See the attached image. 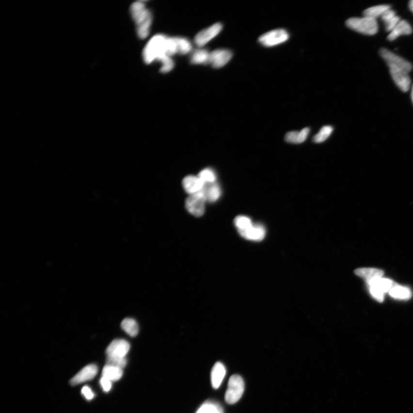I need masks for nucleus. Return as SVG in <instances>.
Segmentation results:
<instances>
[{
	"instance_id": "nucleus-1",
	"label": "nucleus",
	"mask_w": 413,
	"mask_h": 413,
	"mask_svg": "<svg viewBox=\"0 0 413 413\" xmlns=\"http://www.w3.org/2000/svg\"><path fill=\"white\" fill-rule=\"evenodd\" d=\"M177 44L176 37H168L159 34L153 36L147 43L143 51V61L146 64L177 54Z\"/></svg>"
},
{
	"instance_id": "nucleus-2",
	"label": "nucleus",
	"mask_w": 413,
	"mask_h": 413,
	"mask_svg": "<svg viewBox=\"0 0 413 413\" xmlns=\"http://www.w3.org/2000/svg\"><path fill=\"white\" fill-rule=\"evenodd\" d=\"M130 11L131 17L136 24L138 36L140 39H145L149 35L152 24L151 12L142 1L134 2L131 5Z\"/></svg>"
},
{
	"instance_id": "nucleus-3",
	"label": "nucleus",
	"mask_w": 413,
	"mask_h": 413,
	"mask_svg": "<svg viewBox=\"0 0 413 413\" xmlns=\"http://www.w3.org/2000/svg\"><path fill=\"white\" fill-rule=\"evenodd\" d=\"M346 26L350 29L365 35H374L378 31L377 20L368 17L350 18L347 20Z\"/></svg>"
},
{
	"instance_id": "nucleus-4",
	"label": "nucleus",
	"mask_w": 413,
	"mask_h": 413,
	"mask_svg": "<svg viewBox=\"0 0 413 413\" xmlns=\"http://www.w3.org/2000/svg\"><path fill=\"white\" fill-rule=\"evenodd\" d=\"M245 390V384L242 377L234 375L228 381L225 399L229 404H234L240 399Z\"/></svg>"
},
{
	"instance_id": "nucleus-5",
	"label": "nucleus",
	"mask_w": 413,
	"mask_h": 413,
	"mask_svg": "<svg viewBox=\"0 0 413 413\" xmlns=\"http://www.w3.org/2000/svg\"><path fill=\"white\" fill-rule=\"evenodd\" d=\"M289 35L286 30L277 29L269 31L259 37L258 41L265 47H273L287 41Z\"/></svg>"
},
{
	"instance_id": "nucleus-6",
	"label": "nucleus",
	"mask_w": 413,
	"mask_h": 413,
	"mask_svg": "<svg viewBox=\"0 0 413 413\" xmlns=\"http://www.w3.org/2000/svg\"><path fill=\"white\" fill-rule=\"evenodd\" d=\"M380 52L381 57L387 63L388 66L400 68L408 73L412 71L413 66L411 63L389 49L381 48Z\"/></svg>"
},
{
	"instance_id": "nucleus-7",
	"label": "nucleus",
	"mask_w": 413,
	"mask_h": 413,
	"mask_svg": "<svg viewBox=\"0 0 413 413\" xmlns=\"http://www.w3.org/2000/svg\"><path fill=\"white\" fill-rule=\"evenodd\" d=\"M206 200L202 191L191 195L186 201V207L190 214L201 217L205 213Z\"/></svg>"
},
{
	"instance_id": "nucleus-8",
	"label": "nucleus",
	"mask_w": 413,
	"mask_h": 413,
	"mask_svg": "<svg viewBox=\"0 0 413 413\" xmlns=\"http://www.w3.org/2000/svg\"><path fill=\"white\" fill-rule=\"evenodd\" d=\"M222 28L223 26L222 24L217 23L206 29L200 31L195 37L196 45L199 48L204 46L221 32Z\"/></svg>"
},
{
	"instance_id": "nucleus-9",
	"label": "nucleus",
	"mask_w": 413,
	"mask_h": 413,
	"mask_svg": "<svg viewBox=\"0 0 413 413\" xmlns=\"http://www.w3.org/2000/svg\"><path fill=\"white\" fill-rule=\"evenodd\" d=\"M130 348V344L127 340L116 339L109 344L106 353L108 356L125 358L129 352Z\"/></svg>"
},
{
	"instance_id": "nucleus-10",
	"label": "nucleus",
	"mask_w": 413,
	"mask_h": 413,
	"mask_svg": "<svg viewBox=\"0 0 413 413\" xmlns=\"http://www.w3.org/2000/svg\"><path fill=\"white\" fill-rule=\"evenodd\" d=\"M389 67L391 76H392L396 85L403 92H408L411 84V79L409 76V73L400 68L394 67Z\"/></svg>"
},
{
	"instance_id": "nucleus-11",
	"label": "nucleus",
	"mask_w": 413,
	"mask_h": 413,
	"mask_svg": "<svg viewBox=\"0 0 413 413\" xmlns=\"http://www.w3.org/2000/svg\"><path fill=\"white\" fill-rule=\"evenodd\" d=\"M233 53L230 50L220 49L215 50L209 54V64L215 68L224 66L232 58Z\"/></svg>"
},
{
	"instance_id": "nucleus-12",
	"label": "nucleus",
	"mask_w": 413,
	"mask_h": 413,
	"mask_svg": "<svg viewBox=\"0 0 413 413\" xmlns=\"http://www.w3.org/2000/svg\"><path fill=\"white\" fill-rule=\"evenodd\" d=\"M98 369L95 365H89L82 369L77 374L71 379L70 383L76 386L87 381L92 380L98 373Z\"/></svg>"
},
{
	"instance_id": "nucleus-13",
	"label": "nucleus",
	"mask_w": 413,
	"mask_h": 413,
	"mask_svg": "<svg viewBox=\"0 0 413 413\" xmlns=\"http://www.w3.org/2000/svg\"><path fill=\"white\" fill-rule=\"evenodd\" d=\"M238 232L244 238L253 241H261L266 236L265 227L259 223L253 224L251 227Z\"/></svg>"
},
{
	"instance_id": "nucleus-14",
	"label": "nucleus",
	"mask_w": 413,
	"mask_h": 413,
	"mask_svg": "<svg viewBox=\"0 0 413 413\" xmlns=\"http://www.w3.org/2000/svg\"><path fill=\"white\" fill-rule=\"evenodd\" d=\"M183 186L184 189L191 195L201 192L205 186V184L198 176H189L184 178L183 181Z\"/></svg>"
},
{
	"instance_id": "nucleus-15",
	"label": "nucleus",
	"mask_w": 413,
	"mask_h": 413,
	"mask_svg": "<svg viewBox=\"0 0 413 413\" xmlns=\"http://www.w3.org/2000/svg\"><path fill=\"white\" fill-rule=\"evenodd\" d=\"M413 32L412 28L408 23L404 20H400L394 30L387 36V39L392 42L395 40L400 36L409 35Z\"/></svg>"
},
{
	"instance_id": "nucleus-16",
	"label": "nucleus",
	"mask_w": 413,
	"mask_h": 413,
	"mask_svg": "<svg viewBox=\"0 0 413 413\" xmlns=\"http://www.w3.org/2000/svg\"><path fill=\"white\" fill-rule=\"evenodd\" d=\"M355 274L364 278L368 283L377 278H382L384 271L376 268H359L356 269Z\"/></svg>"
},
{
	"instance_id": "nucleus-17",
	"label": "nucleus",
	"mask_w": 413,
	"mask_h": 413,
	"mask_svg": "<svg viewBox=\"0 0 413 413\" xmlns=\"http://www.w3.org/2000/svg\"><path fill=\"white\" fill-rule=\"evenodd\" d=\"M226 373V368L222 363L218 362L214 365L211 372V382L215 389L220 387Z\"/></svg>"
},
{
	"instance_id": "nucleus-18",
	"label": "nucleus",
	"mask_w": 413,
	"mask_h": 413,
	"mask_svg": "<svg viewBox=\"0 0 413 413\" xmlns=\"http://www.w3.org/2000/svg\"><path fill=\"white\" fill-rule=\"evenodd\" d=\"M202 191L204 194L206 201L209 202L217 201L221 195V188L215 183L205 184Z\"/></svg>"
},
{
	"instance_id": "nucleus-19",
	"label": "nucleus",
	"mask_w": 413,
	"mask_h": 413,
	"mask_svg": "<svg viewBox=\"0 0 413 413\" xmlns=\"http://www.w3.org/2000/svg\"><path fill=\"white\" fill-rule=\"evenodd\" d=\"M381 20L383 21L384 26H385L387 32L390 33L394 30L399 22L401 20L398 16L396 15L395 12L392 9H389L381 16Z\"/></svg>"
},
{
	"instance_id": "nucleus-20",
	"label": "nucleus",
	"mask_w": 413,
	"mask_h": 413,
	"mask_svg": "<svg viewBox=\"0 0 413 413\" xmlns=\"http://www.w3.org/2000/svg\"><path fill=\"white\" fill-rule=\"evenodd\" d=\"M310 129L308 127L304 128L300 131H290L286 136V140L287 143H300L304 142L307 139Z\"/></svg>"
},
{
	"instance_id": "nucleus-21",
	"label": "nucleus",
	"mask_w": 413,
	"mask_h": 413,
	"mask_svg": "<svg viewBox=\"0 0 413 413\" xmlns=\"http://www.w3.org/2000/svg\"><path fill=\"white\" fill-rule=\"evenodd\" d=\"M123 375V369L106 365L102 370V377L108 379L111 381L120 380Z\"/></svg>"
},
{
	"instance_id": "nucleus-22",
	"label": "nucleus",
	"mask_w": 413,
	"mask_h": 413,
	"mask_svg": "<svg viewBox=\"0 0 413 413\" xmlns=\"http://www.w3.org/2000/svg\"><path fill=\"white\" fill-rule=\"evenodd\" d=\"M390 295L396 299L409 300L412 296V292L408 287L396 285L389 292Z\"/></svg>"
},
{
	"instance_id": "nucleus-23",
	"label": "nucleus",
	"mask_w": 413,
	"mask_h": 413,
	"mask_svg": "<svg viewBox=\"0 0 413 413\" xmlns=\"http://www.w3.org/2000/svg\"><path fill=\"white\" fill-rule=\"evenodd\" d=\"M367 284L370 286L377 287L383 293L390 292V290L396 286L395 283H394L393 281L383 278H377V279L369 281Z\"/></svg>"
},
{
	"instance_id": "nucleus-24",
	"label": "nucleus",
	"mask_w": 413,
	"mask_h": 413,
	"mask_svg": "<svg viewBox=\"0 0 413 413\" xmlns=\"http://www.w3.org/2000/svg\"><path fill=\"white\" fill-rule=\"evenodd\" d=\"M391 9L390 5H380L375 6L366 9L364 12V16L371 17L377 20V18L382 16V15L389 9Z\"/></svg>"
},
{
	"instance_id": "nucleus-25",
	"label": "nucleus",
	"mask_w": 413,
	"mask_h": 413,
	"mask_svg": "<svg viewBox=\"0 0 413 413\" xmlns=\"http://www.w3.org/2000/svg\"><path fill=\"white\" fill-rule=\"evenodd\" d=\"M209 54L206 49L196 50L191 58V62L194 64H209Z\"/></svg>"
},
{
	"instance_id": "nucleus-26",
	"label": "nucleus",
	"mask_w": 413,
	"mask_h": 413,
	"mask_svg": "<svg viewBox=\"0 0 413 413\" xmlns=\"http://www.w3.org/2000/svg\"><path fill=\"white\" fill-rule=\"evenodd\" d=\"M121 327L125 333L131 337H135L139 333V326L137 322L133 318L124 319L122 322Z\"/></svg>"
},
{
	"instance_id": "nucleus-27",
	"label": "nucleus",
	"mask_w": 413,
	"mask_h": 413,
	"mask_svg": "<svg viewBox=\"0 0 413 413\" xmlns=\"http://www.w3.org/2000/svg\"><path fill=\"white\" fill-rule=\"evenodd\" d=\"M196 413H223L220 405L213 402H206L199 409Z\"/></svg>"
},
{
	"instance_id": "nucleus-28",
	"label": "nucleus",
	"mask_w": 413,
	"mask_h": 413,
	"mask_svg": "<svg viewBox=\"0 0 413 413\" xmlns=\"http://www.w3.org/2000/svg\"><path fill=\"white\" fill-rule=\"evenodd\" d=\"M178 52L181 55L187 54L191 51L192 45L189 40L184 37H176Z\"/></svg>"
},
{
	"instance_id": "nucleus-29",
	"label": "nucleus",
	"mask_w": 413,
	"mask_h": 413,
	"mask_svg": "<svg viewBox=\"0 0 413 413\" xmlns=\"http://www.w3.org/2000/svg\"><path fill=\"white\" fill-rule=\"evenodd\" d=\"M234 224L238 231L246 230L253 224L252 220L246 216H238L235 219Z\"/></svg>"
},
{
	"instance_id": "nucleus-30",
	"label": "nucleus",
	"mask_w": 413,
	"mask_h": 413,
	"mask_svg": "<svg viewBox=\"0 0 413 413\" xmlns=\"http://www.w3.org/2000/svg\"><path fill=\"white\" fill-rule=\"evenodd\" d=\"M331 126H325L321 128L320 131L314 138L315 143H320L325 142L331 136L333 131Z\"/></svg>"
},
{
	"instance_id": "nucleus-31",
	"label": "nucleus",
	"mask_w": 413,
	"mask_h": 413,
	"mask_svg": "<svg viewBox=\"0 0 413 413\" xmlns=\"http://www.w3.org/2000/svg\"><path fill=\"white\" fill-rule=\"evenodd\" d=\"M198 177L205 184L215 183L217 178L215 172L211 169L203 170L200 172Z\"/></svg>"
},
{
	"instance_id": "nucleus-32",
	"label": "nucleus",
	"mask_w": 413,
	"mask_h": 413,
	"mask_svg": "<svg viewBox=\"0 0 413 413\" xmlns=\"http://www.w3.org/2000/svg\"><path fill=\"white\" fill-rule=\"evenodd\" d=\"M106 363L108 365L115 366V367L123 369L125 367L127 364V360L126 357H112V356H108Z\"/></svg>"
},
{
	"instance_id": "nucleus-33",
	"label": "nucleus",
	"mask_w": 413,
	"mask_h": 413,
	"mask_svg": "<svg viewBox=\"0 0 413 413\" xmlns=\"http://www.w3.org/2000/svg\"><path fill=\"white\" fill-rule=\"evenodd\" d=\"M160 62L162 64L160 70L162 73H167L174 67V62L171 58V56H167L162 59Z\"/></svg>"
},
{
	"instance_id": "nucleus-34",
	"label": "nucleus",
	"mask_w": 413,
	"mask_h": 413,
	"mask_svg": "<svg viewBox=\"0 0 413 413\" xmlns=\"http://www.w3.org/2000/svg\"><path fill=\"white\" fill-rule=\"evenodd\" d=\"M370 291L372 297L378 302H382L384 300V293L377 287L370 286Z\"/></svg>"
},
{
	"instance_id": "nucleus-35",
	"label": "nucleus",
	"mask_w": 413,
	"mask_h": 413,
	"mask_svg": "<svg viewBox=\"0 0 413 413\" xmlns=\"http://www.w3.org/2000/svg\"><path fill=\"white\" fill-rule=\"evenodd\" d=\"M100 383L105 392H109L111 389V381L105 377H102L100 380Z\"/></svg>"
},
{
	"instance_id": "nucleus-36",
	"label": "nucleus",
	"mask_w": 413,
	"mask_h": 413,
	"mask_svg": "<svg viewBox=\"0 0 413 413\" xmlns=\"http://www.w3.org/2000/svg\"><path fill=\"white\" fill-rule=\"evenodd\" d=\"M82 393L84 397L87 400H91L95 397V394L93 393L92 390L88 386H84L82 390Z\"/></svg>"
},
{
	"instance_id": "nucleus-37",
	"label": "nucleus",
	"mask_w": 413,
	"mask_h": 413,
	"mask_svg": "<svg viewBox=\"0 0 413 413\" xmlns=\"http://www.w3.org/2000/svg\"><path fill=\"white\" fill-rule=\"evenodd\" d=\"M409 6L410 9H411V11L413 13V0H412V1L409 2Z\"/></svg>"
},
{
	"instance_id": "nucleus-38",
	"label": "nucleus",
	"mask_w": 413,
	"mask_h": 413,
	"mask_svg": "<svg viewBox=\"0 0 413 413\" xmlns=\"http://www.w3.org/2000/svg\"><path fill=\"white\" fill-rule=\"evenodd\" d=\"M411 96H412V101H413V86L412 87Z\"/></svg>"
}]
</instances>
